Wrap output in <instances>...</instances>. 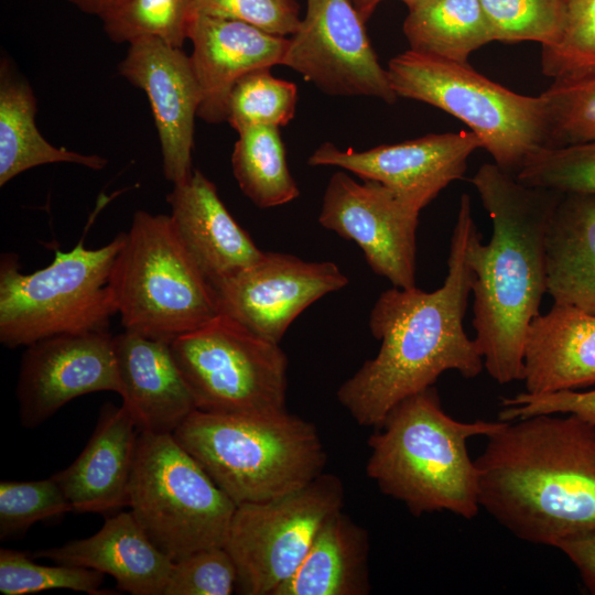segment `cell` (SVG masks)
Masks as SVG:
<instances>
[{
	"label": "cell",
	"instance_id": "603a6c76",
	"mask_svg": "<svg viewBox=\"0 0 595 595\" xmlns=\"http://www.w3.org/2000/svg\"><path fill=\"white\" fill-rule=\"evenodd\" d=\"M522 380L529 393L578 390L595 383V314L553 303L531 322Z\"/></svg>",
	"mask_w": 595,
	"mask_h": 595
},
{
	"label": "cell",
	"instance_id": "f546056e",
	"mask_svg": "<svg viewBox=\"0 0 595 595\" xmlns=\"http://www.w3.org/2000/svg\"><path fill=\"white\" fill-rule=\"evenodd\" d=\"M298 87L275 78L270 68H259L242 76L234 86L227 121L237 132L251 126H286L294 117Z\"/></svg>",
	"mask_w": 595,
	"mask_h": 595
},
{
	"label": "cell",
	"instance_id": "5bb4252c",
	"mask_svg": "<svg viewBox=\"0 0 595 595\" xmlns=\"http://www.w3.org/2000/svg\"><path fill=\"white\" fill-rule=\"evenodd\" d=\"M348 284L332 261H305L264 252L253 264L213 285L219 314L279 344L291 323L312 303Z\"/></svg>",
	"mask_w": 595,
	"mask_h": 595
},
{
	"label": "cell",
	"instance_id": "d590c367",
	"mask_svg": "<svg viewBox=\"0 0 595 595\" xmlns=\"http://www.w3.org/2000/svg\"><path fill=\"white\" fill-rule=\"evenodd\" d=\"M72 505L53 476L0 483V539L22 537L34 523L62 517Z\"/></svg>",
	"mask_w": 595,
	"mask_h": 595
},
{
	"label": "cell",
	"instance_id": "8fae6325",
	"mask_svg": "<svg viewBox=\"0 0 595 595\" xmlns=\"http://www.w3.org/2000/svg\"><path fill=\"white\" fill-rule=\"evenodd\" d=\"M344 485L322 473L300 489L237 505L225 549L237 569V591L274 595L298 570L326 519L343 509Z\"/></svg>",
	"mask_w": 595,
	"mask_h": 595
},
{
	"label": "cell",
	"instance_id": "7402d4cb",
	"mask_svg": "<svg viewBox=\"0 0 595 595\" xmlns=\"http://www.w3.org/2000/svg\"><path fill=\"white\" fill-rule=\"evenodd\" d=\"M34 558L111 575L120 591L163 595L173 561L149 539L131 511L108 518L93 536L39 550Z\"/></svg>",
	"mask_w": 595,
	"mask_h": 595
},
{
	"label": "cell",
	"instance_id": "ab89813d",
	"mask_svg": "<svg viewBox=\"0 0 595 595\" xmlns=\"http://www.w3.org/2000/svg\"><path fill=\"white\" fill-rule=\"evenodd\" d=\"M555 548L571 560L586 588L595 595V530L563 539Z\"/></svg>",
	"mask_w": 595,
	"mask_h": 595
},
{
	"label": "cell",
	"instance_id": "60d3db41",
	"mask_svg": "<svg viewBox=\"0 0 595 595\" xmlns=\"http://www.w3.org/2000/svg\"><path fill=\"white\" fill-rule=\"evenodd\" d=\"M78 10L86 14L96 15L102 18L117 7H119L125 0H66Z\"/></svg>",
	"mask_w": 595,
	"mask_h": 595
},
{
	"label": "cell",
	"instance_id": "5b68a950",
	"mask_svg": "<svg viewBox=\"0 0 595 595\" xmlns=\"http://www.w3.org/2000/svg\"><path fill=\"white\" fill-rule=\"evenodd\" d=\"M173 435L236 505L300 489L326 464L315 425L286 410L229 415L196 409Z\"/></svg>",
	"mask_w": 595,
	"mask_h": 595
},
{
	"label": "cell",
	"instance_id": "d6a6232c",
	"mask_svg": "<svg viewBox=\"0 0 595 595\" xmlns=\"http://www.w3.org/2000/svg\"><path fill=\"white\" fill-rule=\"evenodd\" d=\"M104 573L94 569L65 564L42 565L25 553L0 549V592L26 595L51 589H71L89 595L112 594L100 589Z\"/></svg>",
	"mask_w": 595,
	"mask_h": 595
},
{
	"label": "cell",
	"instance_id": "e575fe53",
	"mask_svg": "<svg viewBox=\"0 0 595 595\" xmlns=\"http://www.w3.org/2000/svg\"><path fill=\"white\" fill-rule=\"evenodd\" d=\"M516 178L563 194L595 195V142L540 147L526 159Z\"/></svg>",
	"mask_w": 595,
	"mask_h": 595
},
{
	"label": "cell",
	"instance_id": "f1b7e54d",
	"mask_svg": "<svg viewBox=\"0 0 595 595\" xmlns=\"http://www.w3.org/2000/svg\"><path fill=\"white\" fill-rule=\"evenodd\" d=\"M192 17L193 0H125L101 21L115 43L129 44L150 36L182 48Z\"/></svg>",
	"mask_w": 595,
	"mask_h": 595
},
{
	"label": "cell",
	"instance_id": "b9f144b4",
	"mask_svg": "<svg viewBox=\"0 0 595 595\" xmlns=\"http://www.w3.org/2000/svg\"><path fill=\"white\" fill-rule=\"evenodd\" d=\"M361 19L367 22L379 4L378 0H351Z\"/></svg>",
	"mask_w": 595,
	"mask_h": 595
},
{
	"label": "cell",
	"instance_id": "7a4b0ae2",
	"mask_svg": "<svg viewBox=\"0 0 595 595\" xmlns=\"http://www.w3.org/2000/svg\"><path fill=\"white\" fill-rule=\"evenodd\" d=\"M475 459L479 505L516 538L554 547L595 530V425L539 414L489 434Z\"/></svg>",
	"mask_w": 595,
	"mask_h": 595
},
{
	"label": "cell",
	"instance_id": "ac0fdd59",
	"mask_svg": "<svg viewBox=\"0 0 595 595\" xmlns=\"http://www.w3.org/2000/svg\"><path fill=\"white\" fill-rule=\"evenodd\" d=\"M190 56L201 93L197 117L209 123L227 121L228 101L246 74L282 65L289 37L250 24L193 13Z\"/></svg>",
	"mask_w": 595,
	"mask_h": 595
},
{
	"label": "cell",
	"instance_id": "8d00e7d4",
	"mask_svg": "<svg viewBox=\"0 0 595 595\" xmlns=\"http://www.w3.org/2000/svg\"><path fill=\"white\" fill-rule=\"evenodd\" d=\"M237 581L235 562L225 547L207 548L173 562L163 595H229Z\"/></svg>",
	"mask_w": 595,
	"mask_h": 595
},
{
	"label": "cell",
	"instance_id": "7c38bea8",
	"mask_svg": "<svg viewBox=\"0 0 595 595\" xmlns=\"http://www.w3.org/2000/svg\"><path fill=\"white\" fill-rule=\"evenodd\" d=\"M351 0H306V13L289 37L284 66L323 93L366 96L393 104L398 96L378 61Z\"/></svg>",
	"mask_w": 595,
	"mask_h": 595
},
{
	"label": "cell",
	"instance_id": "3957f363",
	"mask_svg": "<svg viewBox=\"0 0 595 595\" xmlns=\"http://www.w3.org/2000/svg\"><path fill=\"white\" fill-rule=\"evenodd\" d=\"M491 220L487 244L470 245L475 342L498 383L522 380L528 328L547 293L545 235L563 193L522 184L496 163L470 180Z\"/></svg>",
	"mask_w": 595,
	"mask_h": 595
},
{
	"label": "cell",
	"instance_id": "30bf717a",
	"mask_svg": "<svg viewBox=\"0 0 595 595\" xmlns=\"http://www.w3.org/2000/svg\"><path fill=\"white\" fill-rule=\"evenodd\" d=\"M170 346L197 410L229 415L286 410L288 358L279 344L219 314Z\"/></svg>",
	"mask_w": 595,
	"mask_h": 595
},
{
	"label": "cell",
	"instance_id": "ffe728a7",
	"mask_svg": "<svg viewBox=\"0 0 595 595\" xmlns=\"http://www.w3.org/2000/svg\"><path fill=\"white\" fill-rule=\"evenodd\" d=\"M113 349L119 394L139 431L173 434L196 404L170 343L125 331Z\"/></svg>",
	"mask_w": 595,
	"mask_h": 595
},
{
	"label": "cell",
	"instance_id": "484cf974",
	"mask_svg": "<svg viewBox=\"0 0 595 595\" xmlns=\"http://www.w3.org/2000/svg\"><path fill=\"white\" fill-rule=\"evenodd\" d=\"M36 99L30 84L8 60L0 66V186L20 173L44 164L74 163L101 170L107 160L51 144L35 125Z\"/></svg>",
	"mask_w": 595,
	"mask_h": 595
},
{
	"label": "cell",
	"instance_id": "4316f807",
	"mask_svg": "<svg viewBox=\"0 0 595 595\" xmlns=\"http://www.w3.org/2000/svg\"><path fill=\"white\" fill-rule=\"evenodd\" d=\"M408 9L402 29L412 51L466 63L494 41L479 0H426Z\"/></svg>",
	"mask_w": 595,
	"mask_h": 595
},
{
	"label": "cell",
	"instance_id": "44dd1931",
	"mask_svg": "<svg viewBox=\"0 0 595 595\" xmlns=\"http://www.w3.org/2000/svg\"><path fill=\"white\" fill-rule=\"evenodd\" d=\"M139 432L123 404L102 407L82 453L53 475L73 511L107 513L128 506Z\"/></svg>",
	"mask_w": 595,
	"mask_h": 595
},
{
	"label": "cell",
	"instance_id": "e0dca14e",
	"mask_svg": "<svg viewBox=\"0 0 595 595\" xmlns=\"http://www.w3.org/2000/svg\"><path fill=\"white\" fill-rule=\"evenodd\" d=\"M118 72L149 99L165 178L173 185L184 183L194 171V121L201 104L190 56L160 39L141 37L129 43Z\"/></svg>",
	"mask_w": 595,
	"mask_h": 595
},
{
	"label": "cell",
	"instance_id": "74e56055",
	"mask_svg": "<svg viewBox=\"0 0 595 595\" xmlns=\"http://www.w3.org/2000/svg\"><path fill=\"white\" fill-rule=\"evenodd\" d=\"M193 13L240 21L280 36H291L301 22L295 0H193Z\"/></svg>",
	"mask_w": 595,
	"mask_h": 595
},
{
	"label": "cell",
	"instance_id": "277c9868",
	"mask_svg": "<svg viewBox=\"0 0 595 595\" xmlns=\"http://www.w3.org/2000/svg\"><path fill=\"white\" fill-rule=\"evenodd\" d=\"M502 423L455 420L432 386L400 401L375 428L366 473L413 516L447 511L470 520L480 509L479 473L467 443Z\"/></svg>",
	"mask_w": 595,
	"mask_h": 595
},
{
	"label": "cell",
	"instance_id": "52a82bcc",
	"mask_svg": "<svg viewBox=\"0 0 595 595\" xmlns=\"http://www.w3.org/2000/svg\"><path fill=\"white\" fill-rule=\"evenodd\" d=\"M125 232L98 249L84 237L69 251L32 273L20 271L14 253L0 260V342L8 348L68 334L108 331L117 314L109 279Z\"/></svg>",
	"mask_w": 595,
	"mask_h": 595
},
{
	"label": "cell",
	"instance_id": "4dcf8cb0",
	"mask_svg": "<svg viewBox=\"0 0 595 595\" xmlns=\"http://www.w3.org/2000/svg\"><path fill=\"white\" fill-rule=\"evenodd\" d=\"M545 117V147L595 142V76L554 80L540 95Z\"/></svg>",
	"mask_w": 595,
	"mask_h": 595
},
{
	"label": "cell",
	"instance_id": "4fadbf2b",
	"mask_svg": "<svg viewBox=\"0 0 595 595\" xmlns=\"http://www.w3.org/2000/svg\"><path fill=\"white\" fill-rule=\"evenodd\" d=\"M420 210L383 184L355 181L346 172L332 175L320 224L355 241L371 270L393 286H415L416 229Z\"/></svg>",
	"mask_w": 595,
	"mask_h": 595
},
{
	"label": "cell",
	"instance_id": "6da1fadb",
	"mask_svg": "<svg viewBox=\"0 0 595 595\" xmlns=\"http://www.w3.org/2000/svg\"><path fill=\"white\" fill-rule=\"evenodd\" d=\"M478 232L464 193L442 286L432 292L393 286L377 299L369 327L381 343L379 351L336 393L359 425L379 426L396 404L434 386L445 371L472 379L484 369L479 348L463 326L474 280L470 245Z\"/></svg>",
	"mask_w": 595,
	"mask_h": 595
},
{
	"label": "cell",
	"instance_id": "7bdbcfd3",
	"mask_svg": "<svg viewBox=\"0 0 595 595\" xmlns=\"http://www.w3.org/2000/svg\"><path fill=\"white\" fill-rule=\"evenodd\" d=\"M378 1L380 3L383 0H378ZM400 1L404 2L407 4V7L410 8V7H413V6L418 4V3L424 2L426 0H400Z\"/></svg>",
	"mask_w": 595,
	"mask_h": 595
},
{
	"label": "cell",
	"instance_id": "83f0119b",
	"mask_svg": "<svg viewBox=\"0 0 595 595\" xmlns=\"http://www.w3.org/2000/svg\"><path fill=\"white\" fill-rule=\"evenodd\" d=\"M231 166L240 190L259 208L290 203L300 194L278 127L251 126L238 131Z\"/></svg>",
	"mask_w": 595,
	"mask_h": 595
},
{
	"label": "cell",
	"instance_id": "d6986e66",
	"mask_svg": "<svg viewBox=\"0 0 595 595\" xmlns=\"http://www.w3.org/2000/svg\"><path fill=\"white\" fill-rule=\"evenodd\" d=\"M166 201L180 239L212 286L263 256L201 171L173 185Z\"/></svg>",
	"mask_w": 595,
	"mask_h": 595
},
{
	"label": "cell",
	"instance_id": "836d02e7",
	"mask_svg": "<svg viewBox=\"0 0 595 595\" xmlns=\"http://www.w3.org/2000/svg\"><path fill=\"white\" fill-rule=\"evenodd\" d=\"M494 41L556 43L564 24L563 0H479Z\"/></svg>",
	"mask_w": 595,
	"mask_h": 595
},
{
	"label": "cell",
	"instance_id": "9a60e30c",
	"mask_svg": "<svg viewBox=\"0 0 595 595\" xmlns=\"http://www.w3.org/2000/svg\"><path fill=\"white\" fill-rule=\"evenodd\" d=\"M97 391L120 392L109 331L57 335L26 346L17 386L24 428L39 426L73 399Z\"/></svg>",
	"mask_w": 595,
	"mask_h": 595
},
{
	"label": "cell",
	"instance_id": "cb8c5ba5",
	"mask_svg": "<svg viewBox=\"0 0 595 595\" xmlns=\"http://www.w3.org/2000/svg\"><path fill=\"white\" fill-rule=\"evenodd\" d=\"M547 293L595 314V195L562 194L545 235Z\"/></svg>",
	"mask_w": 595,
	"mask_h": 595
},
{
	"label": "cell",
	"instance_id": "1f68e13d",
	"mask_svg": "<svg viewBox=\"0 0 595 595\" xmlns=\"http://www.w3.org/2000/svg\"><path fill=\"white\" fill-rule=\"evenodd\" d=\"M564 24L556 43L542 46V73L553 80L595 76V0H563Z\"/></svg>",
	"mask_w": 595,
	"mask_h": 595
},
{
	"label": "cell",
	"instance_id": "9c48e42d",
	"mask_svg": "<svg viewBox=\"0 0 595 595\" xmlns=\"http://www.w3.org/2000/svg\"><path fill=\"white\" fill-rule=\"evenodd\" d=\"M128 506L173 562L224 547L237 507L173 434L147 431L139 432Z\"/></svg>",
	"mask_w": 595,
	"mask_h": 595
},
{
	"label": "cell",
	"instance_id": "2e32d148",
	"mask_svg": "<svg viewBox=\"0 0 595 595\" xmlns=\"http://www.w3.org/2000/svg\"><path fill=\"white\" fill-rule=\"evenodd\" d=\"M483 148L472 131L431 133L366 151L340 150L324 142L309 158L312 166H338L361 180L377 181L418 210L463 177L472 153Z\"/></svg>",
	"mask_w": 595,
	"mask_h": 595
},
{
	"label": "cell",
	"instance_id": "8992f818",
	"mask_svg": "<svg viewBox=\"0 0 595 595\" xmlns=\"http://www.w3.org/2000/svg\"><path fill=\"white\" fill-rule=\"evenodd\" d=\"M109 285L125 331L148 338L171 344L219 315L215 290L170 215L134 213Z\"/></svg>",
	"mask_w": 595,
	"mask_h": 595
},
{
	"label": "cell",
	"instance_id": "f35d334b",
	"mask_svg": "<svg viewBox=\"0 0 595 595\" xmlns=\"http://www.w3.org/2000/svg\"><path fill=\"white\" fill-rule=\"evenodd\" d=\"M499 420L512 421L539 414H575L595 425V389L563 390L549 393L520 392L504 398Z\"/></svg>",
	"mask_w": 595,
	"mask_h": 595
},
{
	"label": "cell",
	"instance_id": "ba28073f",
	"mask_svg": "<svg viewBox=\"0 0 595 595\" xmlns=\"http://www.w3.org/2000/svg\"><path fill=\"white\" fill-rule=\"evenodd\" d=\"M398 97L432 105L464 122L502 170L516 175L526 159L545 147L540 96L517 94L459 63L408 50L389 61Z\"/></svg>",
	"mask_w": 595,
	"mask_h": 595
},
{
	"label": "cell",
	"instance_id": "d4e9b609",
	"mask_svg": "<svg viewBox=\"0 0 595 595\" xmlns=\"http://www.w3.org/2000/svg\"><path fill=\"white\" fill-rule=\"evenodd\" d=\"M370 588L368 532L340 509L326 519L274 595H366Z\"/></svg>",
	"mask_w": 595,
	"mask_h": 595
}]
</instances>
